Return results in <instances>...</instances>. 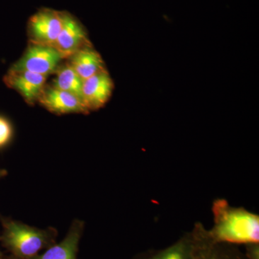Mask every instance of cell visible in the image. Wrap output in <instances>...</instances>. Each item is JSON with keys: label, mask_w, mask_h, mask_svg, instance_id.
<instances>
[{"label": "cell", "mask_w": 259, "mask_h": 259, "mask_svg": "<svg viewBox=\"0 0 259 259\" xmlns=\"http://www.w3.org/2000/svg\"><path fill=\"white\" fill-rule=\"evenodd\" d=\"M83 223L74 221L67 235L59 243H55L44 252L31 259H78L80 239L82 236Z\"/></svg>", "instance_id": "30bf717a"}, {"label": "cell", "mask_w": 259, "mask_h": 259, "mask_svg": "<svg viewBox=\"0 0 259 259\" xmlns=\"http://www.w3.org/2000/svg\"><path fill=\"white\" fill-rule=\"evenodd\" d=\"M0 259H17L16 258H15L14 256H13V255H2L1 257H0Z\"/></svg>", "instance_id": "e0dca14e"}, {"label": "cell", "mask_w": 259, "mask_h": 259, "mask_svg": "<svg viewBox=\"0 0 259 259\" xmlns=\"http://www.w3.org/2000/svg\"><path fill=\"white\" fill-rule=\"evenodd\" d=\"M62 28V12L41 9L28 22L30 42L54 47Z\"/></svg>", "instance_id": "5b68a950"}, {"label": "cell", "mask_w": 259, "mask_h": 259, "mask_svg": "<svg viewBox=\"0 0 259 259\" xmlns=\"http://www.w3.org/2000/svg\"><path fill=\"white\" fill-rule=\"evenodd\" d=\"M68 59V64L83 81L106 69L101 55L92 47L80 49Z\"/></svg>", "instance_id": "8fae6325"}, {"label": "cell", "mask_w": 259, "mask_h": 259, "mask_svg": "<svg viewBox=\"0 0 259 259\" xmlns=\"http://www.w3.org/2000/svg\"><path fill=\"white\" fill-rule=\"evenodd\" d=\"M4 254H3V252L1 251V250H0V257L2 256V255H3Z\"/></svg>", "instance_id": "ac0fdd59"}, {"label": "cell", "mask_w": 259, "mask_h": 259, "mask_svg": "<svg viewBox=\"0 0 259 259\" xmlns=\"http://www.w3.org/2000/svg\"><path fill=\"white\" fill-rule=\"evenodd\" d=\"M191 248V235L188 234L169 248L146 259H190Z\"/></svg>", "instance_id": "4fadbf2b"}, {"label": "cell", "mask_w": 259, "mask_h": 259, "mask_svg": "<svg viewBox=\"0 0 259 259\" xmlns=\"http://www.w3.org/2000/svg\"><path fill=\"white\" fill-rule=\"evenodd\" d=\"M190 235V259H248L228 243L214 241L201 224L196 225Z\"/></svg>", "instance_id": "277c9868"}, {"label": "cell", "mask_w": 259, "mask_h": 259, "mask_svg": "<svg viewBox=\"0 0 259 259\" xmlns=\"http://www.w3.org/2000/svg\"><path fill=\"white\" fill-rule=\"evenodd\" d=\"M212 209L214 226L208 232L214 241L228 244L258 243V214L231 207L223 199L214 201Z\"/></svg>", "instance_id": "6da1fadb"}, {"label": "cell", "mask_w": 259, "mask_h": 259, "mask_svg": "<svg viewBox=\"0 0 259 259\" xmlns=\"http://www.w3.org/2000/svg\"><path fill=\"white\" fill-rule=\"evenodd\" d=\"M38 102L49 111L57 115L90 112L77 97L53 86L44 88Z\"/></svg>", "instance_id": "9c48e42d"}, {"label": "cell", "mask_w": 259, "mask_h": 259, "mask_svg": "<svg viewBox=\"0 0 259 259\" xmlns=\"http://www.w3.org/2000/svg\"><path fill=\"white\" fill-rule=\"evenodd\" d=\"M62 12V28L54 47L68 59L83 48L92 47L88 33L79 20L67 12Z\"/></svg>", "instance_id": "8992f818"}, {"label": "cell", "mask_w": 259, "mask_h": 259, "mask_svg": "<svg viewBox=\"0 0 259 259\" xmlns=\"http://www.w3.org/2000/svg\"><path fill=\"white\" fill-rule=\"evenodd\" d=\"M0 222L3 226L0 243L17 259H31L56 243L58 232L55 228L40 229L1 214Z\"/></svg>", "instance_id": "7a4b0ae2"}, {"label": "cell", "mask_w": 259, "mask_h": 259, "mask_svg": "<svg viewBox=\"0 0 259 259\" xmlns=\"http://www.w3.org/2000/svg\"><path fill=\"white\" fill-rule=\"evenodd\" d=\"M114 90V82L106 69L83 81V102L89 112L105 106Z\"/></svg>", "instance_id": "ba28073f"}, {"label": "cell", "mask_w": 259, "mask_h": 259, "mask_svg": "<svg viewBox=\"0 0 259 259\" xmlns=\"http://www.w3.org/2000/svg\"><path fill=\"white\" fill-rule=\"evenodd\" d=\"M55 74L56 76L51 86L72 94L83 102V81L70 65L66 63V64L59 66Z\"/></svg>", "instance_id": "7c38bea8"}, {"label": "cell", "mask_w": 259, "mask_h": 259, "mask_svg": "<svg viewBox=\"0 0 259 259\" xmlns=\"http://www.w3.org/2000/svg\"><path fill=\"white\" fill-rule=\"evenodd\" d=\"M248 245L246 254L247 258L248 259H259L258 243H250V244Z\"/></svg>", "instance_id": "9a60e30c"}, {"label": "cell", "mask_w": 259, "mask_h": 259, "mask_svg": "<svg viewBox=\"0 0 259 259\" xmlns=\"http://www.w3.org/2000/svg\"><path fill=\"white\" fill-rule=\"evenodd\" d=\"M13 136L11 122L5 116L0 115V150L10 144Z\"/></svg>", "instance_id": "5bb4252c"}, {"label": "cell", "mask_w": 259, "mask_h": 259, "mask_svg": "<svg viewBox=\"0 0 259 259\" xmlns=\"http://www.w3.org/2000/svg\"><path fill=\"white\" fill-rule=\"evenodd\" d=\"M8 172L5 169H0V180L8 175Z\"/></svg>", "instance_id": "2e32d148"}, {"label": "cell", "mask_w": 259, "mask_h": 259, "mask_svg": "<svg viewBox=\"0 0 259 259\" xmlns=\"http://www.w3.org/2000/svg\"><path fill=\"white\" fill-rule=\"evenodd\" d=\"M47 76L27 71H8L4 82L8 88L16 90L29 105L38 102L46 88Z\"/></svg>", "instance_id": "52a82bcc"}, {"label": "cell", "mask_w": 259, "mask_h": 259, "mask_svg": "<svg viewBox=\"0 0 259 259\" xmlns=\"http://www.w3.org/2000/svg\"><path fill=\"white\" fill-rule=\"evenodd\" d=\"M65 57L52 46L30 42L25 54L12 65V71H27L49 76L55 74Z\"/></svg>", "instance_id": "3957f363"}]
</instances>
